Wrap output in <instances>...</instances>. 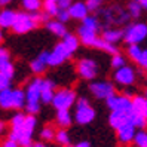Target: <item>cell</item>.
<instances>
[{
	"label": "cell",
	"mask_w": 147,
	"mask_h": 147,
	"mask_svg": "<svg viewBox=\"0 0 147 147\" xmlns=\"http://www.w3.org/2000/svg\"><path fill=\"white\" fill-rule=\"evenodd\" d=\"M40 77H36L33 79L27 89H25V98H27V102H25V110H27L28 115H36L40 111V95H42V91H40Z\"/></svg>",
	"instance_id": "1"
},
{
	"label": "cell",
	"mask_w": 147,
	"mask_h": 147,
	"mask_svg": "<svg viewBox=\"0 0 147 147\" xmlns=\"http://www.w3.org/2000/svg\"><path fill=\"white\" fill-rule=\"evenodd\" d=\"M25 92L22 89H5L0 92V107L5 110L25 107Z\"/></svg>",
	"instance_id": "2"
},
{
	"label": "cell",
	"mask_w": 147,
	"mask_h": 147,
	"mask_svg": "<svg viewBox=\"0 0 147 147\" xmlns=\"http://www.w3.org/2000/svg\"><path fill=\"white\" fill-rule=\"evenodd\" d=\"M146 37H147V24L144 22L129 24L123 31V40L128 45H140Z\"/></svg>",
	"instance_id": "3"
},
{
	"label": "cell",
	"mask_w": 147,
	"mask_h": 147,
	"mask_svg": "<svg viewBox=\"0 0 147 147\" xmlns=\"http://www.w3.org/2000/svg\"><path fill=\"white\" fill-rule=\"evenodd\" d=\"M74 119L79 125H88L95 119V110L86 98H79L76 101Z\"/></svg>",
	"instance_id": "4"
},
{
	"label": "cell",
	"mask_w": 147,
	"mask_h": 147,
	"mask_svg": "<svg viewBox=\"0 0 147 147\" xmlns=\"http://www.w3.org/2000/svg\"><path fill=\"white\" fill-rule=\"evenodd\" d=\"M76 102V92L68 88H61L55 92L52 106L57 110H68Z\"/></svg>",
	"instance_id": "5"
},
{
	"label": "cell",
	"mask_w": 147,
	"mask_h": 147,
	"mask_svg": "<svg viewBox=\"0 0 147 147\" xmlns=\"http://www.w3.org/2000/svg\"><path fill=\"white\" fill-rule=\"evenodd\" d=\"M89 91L95 98L107 100L115 94V85L109 80H95V82H91Z\"/></svg>",
	"instance_id": "6"
},
{
	"label": "cell",
	"mask_w": 147,
	"mask_h": 147,
	"mask_svg": "<svg viewBox=\"0 0 147 147\" xmlns=\"http://www.w3.org/2000/svg\"><path fill=\"white\" fill-rule=\"evenodd\" d=\"M107 107L111 111H126V113H132V100L128 95H117L113 94L110 98L106 100Z\"/></svg>",
	"instance_id": "7"
},
{
	"label": "cell",
	"mask_w": 147,
	"mask_h": 147,
	"mask_svg": "<svg viewBox=\"0 0 147 147\" xmlns=\"http://www.w3.org/2000/svg\"><path fill=\"white\" fill-rule=\"evenodd\" d=\"M77 74L85 80H92L98 73V64L91 58H82L76 65Z\"/></svg>",
	"instance_id": "8"
},
{
	"label": "cell",
	"mask_w": 147,
	"mask_h": 147,
	"mask_svg": "<svg viewBox=\"0 0 147 147\" xmlns=\"http://www.w3.org/2000/svg\"><path fill=\"white\" fill-rule=\"evenodd\" d=\"M98 27H91V25L82 24L79 28H77V36L80 39V43H83L85 46H95L98 37Z\"/></svg>",
	"instance_id": "9"
},
{
	"label": "cell",
	"mask_w": 147,
	"mask_h": 147,
	"mask_svg": "<svg viewBox=\"0 0 147 147\" xmlns=\"http://www.w3.org/2000/svg\"><path fill=\"white\" fill-rule=\"evenodd\" d=\"M137 73L131 65H123L122 68L115 71V82L122 86H131L135 83Z\"/></svg>",
	"instance_id": "10"
},
{
	"label": "cell",
	"mask_w": 147,
	"mask_h": 147,
	"mask_svg": "<svg viewBox=\"0 0 147 147\" xmlns=\"http://www.w3.org/2000/svg\"><path fill=\"white\" fill-rule=\"evenodd\" d=\"M71 57V54L68 52V49L64 46V43L63 42H59V43H57L55 45V48H54V51L49 54V61H48V64L51 65V67H57V65H61L67 58H70Z\"/></svg>",
	"instance_id": "11"
},
{
	"label": "cell",
	"mask_w": 147,
	"mask_h": 147,
	"mask_svg": "<svg viewBox=\"0 0 147 147\" xmlns=\"http://www.w3.org/2000/svg\"><path fill=\"white\" fill-rule=\"evenodd\" d=\"M40 91H42V95H40V100L42 102L45 104H51L55 97V83L49 79H42L40 80Z\"/></svg>",
	"instance_id": "12"
},
{
	"label": "cell",
	"mask_w": 147,
	"mask_h": 147,
	"mask_svg": "<svg viewBox=\"0 0 147 147\" xmlns=\"http://www.w3.org/2000/svg\"><path fill=\"white\" fill-rule=\"evenodd\" d=\"M129 122H131V113H126V111H111L109 116V123L116 131Z\"/></svg>",
	"instance_id": "13"
},
{
	"label": "cell",
	"mask_w": 147,
	"mask_h": 147,
	"mask_svg": "<svg viewBox=\"0 0 147 147\" xmlns=\"http://www.w3.org/2000/svg\"><path fill=\"white\" fill-rule=\"evenodd\" d=\"M49 54L48 51H43V52H40L37 55V58H34L31 64H30V68H31V71L33 73H36V74H40L46 70V67L49 65L48 61H49Z\"/></svg>",
	"instance_id": "14"
},
{
	"label": "cell",
	"mask_w": 147,
	"mask_h": 147,
	"mask_svg": "<svg viewBox=\"0 0 147 147\" xmlns=\"http://www.w3.org/2000/svg\"><path fill=\"white\" fill-rule=\"evenodd\" d=\"M135 126L129 122L126 125H123L122 128H119L117 129V140L122 143V144H129V143H132L134 141V137H135Z\"/></svg>",
	"instance_id": "15"
},
{
	"label": "cell",
	"mask_w": 147,
	"mask_h": 147,
	"mask_svg": "<svg viewBox=\"0 0 147 147\" xmlns=\"http://www.w3.org/2000/svg\"><path fill=\"white\" fill-rule=\"evenodd\" d=\"M68 13H70L71 18L74 20H85L88 16L89 11L86 7L85 2H73V5L68 7Z\"/></svg>",
	"instance_id": "16"
},
{
	"label": "cell",
	"mask_w": 147,
	"mask_h": 147,
	"mask_svg": "<svg viewBox=\"0 0 147 147\" xmlns=\"http://www.w3.org/2000/svg\"><path fill=\"white\" fill-rule=\"evenodd\" d=\"M16 18V12L12 9H3L0 12V28H12Z\"/></svg>",
	"instance_id": "17"
},
{
	"label": "cell",
	"mask_w": 147,
	"mask_h": 147,
	"mask_svg": "<svg viewBox=\"0 0 147 147\" xmlns=\"http://www.w3.org/2000/svg\"><path fill=\"white\" fill-rule=\"evenodd\" d=\"M101 37L106 42H110V43H113V45H116L119 40L123 39V31L119 30V28H106L101 33Z\"/></svg>",
	"instance_id": "18"
},
{
	"label": "cell",
	"mask_w": 147,
	"mask_h": 147,
	"mask_svg": "<svg viewBox=\"0 0 147 147\" xmlns=\"http://www.w3.org/2000/svg\"><path fill=\"white\" fill-rule=\"evenodd\" d=\"M63 43H64V46L68 49V52H70L71 55L76 52L77 49H79V45H80V39L79 36H76V34H70V33H67L65 36L63 37Z\"/></svg>",
	"instance_id": "19"
},
{
	"label": "cell",
	"mask_w": 147,
	"mask_h": 147,
	"mask_svg": "<svg viewBox=\"0 0 147 147\" xmlns=\"http://www.w3.org/2000/svg\"><path fill=\"white\" fill-rule=\"evenodd\" d=\"M46 27H48V30L52 33V34H55V36H58V37H64L65 34H67V28H65V25H64V22H61V21H48L46 22Z\"/></svg>",
	"instance_id": "20"
},
{
	"label": "cell",
	"mask_w": 147,
	"mask_h": 147,
	"mask_svg": "<svg viewBox=\"0 0 147 147\" xmlns=\"http://www.w3.org/2000/svg\"><path fill=\"white\" fill-rule=\"evenodd\" d=\"M146 104H147L146 97H143V95H135L132 98V113L146 115Z\"/></svg>",
	"instance_id": "21"
},
{
	"label": "cell",
	"mask_w": 147,
	"mask_h": 147,
	"mask_svg": "<svg viewBox=\"0 0 147 147\" xmlns=\"http://www.w3.org/2000/svg\"><path fill=\"white\" fill-rule=\"evenodd\" d=\"M94 48H98L101 51H104V52L110 54V55H115V54H119V49L116 45H113V43H110V42H106L102 37H100L97 40V43H95V46Z\"/></svg>",
	"instance_id": "22"
},
{
	"label": "cell",
	"mask_w": 147,
	"mask_h": 147,
	"mask_svg": "<svg viewBox=\"0 0 147 147\" xmlns=\"http://www.w3.org/2000/svg\"><path fill=\"white\" fill-rule=\"evenodd\" d=\"M71 122H73V117L68 110H57V123L61 128L70 126Z\"/></svg>",
	"instance_id": "23"
},
{
	"label": "cell",
	"mask_w": 147,
	"mask_h": 147,
	"mask_svg": "<svg viewBox=\"0 0 147 147\" xmlns=\"http://www.w3.org/2000/svg\"><path fill=\"white\" fill-rule=\"evenodd\" d=\"M43 12L48 13L49 16H57L58 12H59V6L57 2H54V0H45L43 2Z\"/></svg>",
	"instance_id": "24"
},
{
	"label": "cell",
	"mask_w": 147,
	"mask_h": 147,
	"mask_svg": "<svg viewBox=\"0 0 147 147\" xmlns=\"http://www.w3.org/2000/svg\"><path fill=\"white\" fill-rule=\"evenodd\" d=\"M143 51L144 49H141L140 45H129L128 49H126V54H128V57L131 58L132 61H135L138 64V61H140V58L143 55Z\"/></svg>",
	"instance_id": "25"
},
{
	"label": "cell",
	"mask_w": 147,
	"mask_h": 147,
	"mask_svg": "<svg viewBox=\"0 0 147 147\" xmlns=\"http://www.w3.org/2000/svg\"><path fill=\"white\" fill-rule=\"evenodd\" d=\"M21 3L27 12H39V9L43 6L42 0H21Z\"/></svg>",
	"instance_id": "26"
},
{
	"label": "cell",
	"mask_w": 147,
	"mask_h": 147,
	"mask_svg": "<svg viewBox=\"0 0 147 147\" xmlns=\"http://www.w3.org/2000/svg\"><path fill=\"white\" fill-rule=\"evenodd\" d=\"M126 11H128V13H129V16H131V18H138V16L141 15L143 6H141L140 2H135V0H132V2L128 3Z\"/></svg>",
	"instance_id": "27"
},
{
	"label": "cell",
	"mask_w": 147,
	"mask_h": 147,
	"mask_svg": "<svg viewBox=\"0 0 147 147\" xmlns=\"http://www.w3.org/2000/svg\"><path fill=\"white\" fill-rule=\"evenodd\" d=\"M131 123L138 129H144L147 126V117H146V115L131 113Z\"/></svg>",
	"instance_id": "28"
},
{
	"label": "cell",
	"mask_w": 147,
	"mask_h": 147,
	"mask_svg": "<svg viewBox=\"0 0 147 147\" xmlns=\"http://www.w3.org/2000/svg\"><path fill=\"white\" fill-rule=\"evenodd\" d=\"M55 141L58 144H61V146H68V144H70V135H68V132L65 131V128H61V129H58V131H57Z\"/></svg>",
	"instance_id": "29"
},
{
	"label": "cell",
	"mask_w": 147,
	"mask_h": 147,
	"mask_svg": "<svg viewBox=\"0 0 147 147\" xmlns=\"http://www.w3.org/2000/svg\"><path fill=\"white\" fill-rule=\"evenodd\" d=\"M132 143H134L135 147H147V131L140 129V131L135 134Z\"/></svg>",
	"instance_id": "30"
},
{
	"label": "cell",
	"mask_w": 147,
	"mask_h": 147,
	"mask_svg": "<svg viewBox=\"0 0 147 147\" xmlns=\"http://www.w3.org/2000/svg\"><path fill=\"white\" fill-rule=\"evenodd\" d=\"M110 65H111V68H115V70H119V68H122L123 65H126V59H125L123 55L115 54V55H111Z\"/></svg>",
	"instance_id": "31"
},
{
	"label": "cell",
	"mask_w": 147,
	"mask_h": 147,
	"mask_svg": "<svg viewBox=\"0 0 147 147\" xmlns=\"http://www.w3.org/2000/svg\"><path fill=\"white\" fill-rule=\"evenodd\" d=\"M55 134H57V131L52 126H45L40 131V138L45 141H52V140H55Z\"/></svg>",
	"instance_id": "32"
},
{
	"label": "cell",
	"mask_w": 147,
	"mask_h": 147,
	"mask_svg": "<svg viewBox=\"0 0 147 147\" xmlns=\"http://www.w3.org/2000/svg\"><path fill=\"white\" fill-rule=\"evenodd\" d=\"M25 115L22 113H16L13 115V117L11 119V125H12V129H21L24 126V122H25Z\"/></svg>",
	"instance_id": "33"
},
{
	"label": "cell",
	"mask_w": 147,
	"mask_h": 147,
	"mask_svg": "<svg viewBox=\"0 0 147 147\" xmlns=\"http://www.w3.org/2000/svg\"><path fill=\"white\" fill-rule=\"evenodd\" d=\"M11 63V54L6 48H0V68Z\"/></svg>",
	"instance_id": "34"
},
{
	"label": "cell",
	"mask_w": 147,
	"mask_h": 147,
	"mask_svg": "<svg viewBox=\"0 0 147 147\" xmlns=\"http://www.w3.org/2000/svg\"><path fill=\"white\" fill-rule=\"evenodd\" d=\"M85 3L89 12H98L101 7V0H86Z\"/></svg>",
	"instance_id": "35"
},
{
	"label": "cell",
	"mask_w": 147,
	"mask_h": 147,
	"mask_svg": "<svg viewBox=\"0 0 147 147\" xmlns=\"http://www.w3.org/2000/svg\"><path fill=\"white\" fill-rule=\"evenodd\" d=\"M0 73H3L6 77H9V79H12V77H13V74H15V68H13L12 63H9V64L3 65L2 68H0Z\"/></svg>",
	"instance_id": "36"
},
{
	"label": "cell",
	"mask_w": 147,
	"mask_h": 147,
	"mask_svg": "<svg viewBox=\"0 0 147 147\" xmlns=\"http://www.w3.org/2000/svg\"><path fill=\"white\" fill-rule=\"evenodd\" d=\"M11 80L9 77H6L3 73H0V92L5 91V89H9L11 88Z\"/></svg>",
	"instance_id": "37"
},
{
	"label": "cell",
	"mask_w": 147,
	"mask_h": 147,
	"mask_svg": "<svg viewBox=\"0 0 147 147\" xmlns=\"http://www.w3.org/2000/svg\"><path fill=\"white\" fill-rule=\"evenodd\" d=\"M57 18H58V21H61V22H67L68 20L71 18L70 16V13H68V9H59V12H58V15H57Z\"/></svg>",
	"instance_id": "38"
},
{
	"label": "cell",
	"mask_w": 147,
	"mask_h": 147,
	"mask_svg": "<svg viewBox=\"0 0 147 147\" xmlns=\"http://www.w3.org/2000/svg\"><path fill=\"white\" fill-rule=\"evenodd\" d=\"M138 65H140L143 70L147 71V49L143 51V55H141V58H140V61H138Z\"/></svg>",
	"instance_id": "39"
},
{
	"label": "cell",
	"mask_w": 147,
	"mask_h": 147,
	"mask_svg": "<svg viewBox=\"0 0 147 147\" xmlns=\"http://www.w3.org/2000/svg\"><path fill=\"white\" fill-rule=\"evenodd\" d=\"M71 5H73V0H59L58 2L59 9H68Z\"/></svg>",
	"instance_id": "40"
},
{
	"label": "cell",
	"mask_w": 147,
	"mask_h": 147,
	"mask_svg": "<svg viewBox=\"0 0 147 147\" xmlns=\"http://www.w3.org/2000/svg\"><path fill=\"white\" fill-rule=\"evenodd\" d=\"M0 147H20V144L16 143V141H13V140H11V138H7V140L0 146Z\"/></svg>",
	"instance_id": "41"
},
{
	"label": "cell",
	"mask_w": 147,
	"mask_h": 147,
	"mask_svg": "<svg viewBox=\"0 0 147 147\" xmlns=\"http://www.w3.org/2000/svg\"><path fill=\"white\" fill-rule=\"evenodd\" d=\"M73 147H91V144H89V141H80V143L74 144Z\"/></svg>",
	"instance_id": "42"
},
{
	"label": "cell",
	"mask_w": 147,
	"mask_h": 147,
	"mask_svg": "<svg viewBox=\"0 0 147 147\" xmlns=\"http://www.w3.org/2000/svg\"><path fill=\"white\" fill-rule=\"evenodd\" d=\"M5 131H6V125H5V122H2V120H0V135H2Z\"/></svg>",
	"instance_id": "43"
},
{
	"label": "cell",
	"mask_w": 147,
	"mask_h": 147,
	"mask_svg": "<svg viewBox=\"0 0 147 147\" xmlns=\"http://www.w3.org/2000/svg\"><path fill=\"white\" fill-rule=\"evenodd\" d=\"M34 147H48V146L43 144V143H36V144H34Z\"/></svg>",
	"instance_id": "44"
},
{
	"label": "cell",
	"mask_w": 147,
	"mask_h": 147,
	"mask_svg": "<svg viewBox=\"0 0 147 147\" xmlns=\"http://www.w3.org/2000/svg\"><path fill=\"white\" fill-rule=\"evenodd\" d=\"M12 0H0V5H7V3H11Z\"/></svg>",
	"instance_id": "45"
},
{
	"label": "cell",
	"mask_w": 147,
	"mask_h": 147,
	"mask_svg": "<svg viewBox=\"0 0 147 147\" xmlns=\"http://www.w3.org/2000/svg\"><path fill=\"white\" fill-rule=\"evenodd\" d=\"M141 6H143V9L147 11V0H144V2H141Z\"/></svg>",
	"instance_id": "46"
},
{
	"label": "cell",
	"mask_w": 147,
	"mask_h": 147,
	"mask_svg": "<svg viewBox=\"0 0 147 147\" xmlns=\"http://www.w3.org/2000/svg\"><path fill=\"white\" fill-rule=\"evenodd\" d=\"M2 39H3V34H2V28H0V42H2Z\"/></svg>",
	"instance_id": "47"
},
{
	"label": "cell",
	"mask_w": 147,
	"mask_h": 147,
	"mask_svg": "<svg viewBox=\"0 0 147 147\" xmlns=\"http://www.w3.org/2000/svg\"><path fill=\"white\" fill-rule=\"evenodd\" d=\"M144 97L147 98V88H146V91H144Z\"/></svg>",
	"instance_id": "48"
},
{
	"label": "cell",
	"mask_w": 147,
	"mask_h": 147,
	"mask_svg": "<svg viewBox=\"0 0 147 147\" xmlns=\"http://www.w3.org/2000/svg\"><path fill=\"white\" fill-rule=\"evenodd\" d=\"M146 117H147V104H146Z\"/></svg>",
	"instance_id": "49"
},
{
	"label": "cell",
	"mask_w": 147,
	"mask_h": 147,
	"mask_svg": "<svg viewBox=\"0 0 147 147\" xmlns=\"http://www.w3.org/2000/svg\"><path fill=\"white\" fill-rule=\"evenodd\" d=\"M135 2H140L141 3V2H144V0H135Z\"/></svg>",
	"instance_id": "50"
},
{
	"label": "cell",
	"mask_w": 147,
	"mask_h": 147,
	"mask_svg": "<svg viewBox=\"0 0 147 147\" xmlns=\"http://www.w3.org/2000/svg\"><path fill=\"white\" fill-rule=\"evenodd\" d=\"M54 2H57V3H58V2H59V0H54Z\"/></svg>",
	"instance_id": "51"
},
{
	"label": "cell",
	"mask_w": 147,
	"mask_h": 147,
	"mask_svg": "<svg viewBox=\"0 0 147 147\" xmlns=\"http://www.w3.org/2000/svg\"><path fill=\"white\" fill-rule=\"evenodd\" d=\"M61 147H68V146H61Z\"/></svg>",
	"instance_id": "52"
},
{
	"label": "cell",
	"mask_w": 147,
	"mask_h": 147,
	"mask_svg": "<svg viewBox=\"0 0 147 147\" xmlns=\"http://www.w3.org/2000/svg\"><path fill=\"white\" fill-rule=\"evenodd\" d=\"M146 80H147V74H146Z\"/></svg>",
	"instance_id": "53"
},
{
	"label": "cell",
	"mask_w": 147,
	"mask_h": 147,
	"mask_svg": "<svg viewBox=\"0 0 147 147\" xmlns=\"http://www.w3.org/2000/svg\"><path fill=\"white\" fill-rule=\"evenodd\" d=\"M101 2H102V0H101Z\"/></svg>",
	"instance_id": "54"
}]
</instances>
